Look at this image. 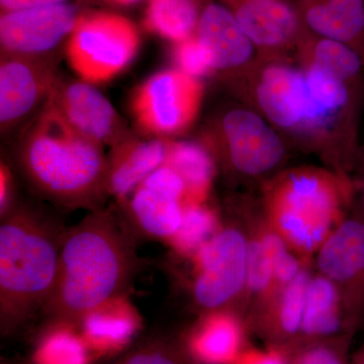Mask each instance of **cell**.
I'll use <instances>...</instances> for the list:
<instances>
[{
	"label": "cell",
	"mask_w": 364,
	"mask_h": 364,
	"mask_svg": "<svg viewBox=\"0 0 364 364\" xmlns=\"http://www.w3.org/2000/svg\"><path fill=\"white\" fill-rule=\"evenodd\" d=\"M237 82L280 135L346 174L355 157L360 88L287 57L258 60Z\"/></svg>",
	"instance_id": "obj_1"
},
{
	"label": "cell",
	"mask_w": 364,
	"mask_h": 364,
	"mask_svg": "<svg viewBox=\"0 0 364 364\" xmlns=\"http://www.w3.org/2000/svg\"><path fill=\"white\" fill-rule=\"evenodd\" d=\"M136 243L123 215L109 208L90 212L68 228L43 315L53 324H79L92 311L126 296L143 267Z\"/></svg>",
	"instance_id": "obj_2"
},
{
	"label": "cell",
	"mask_w": 364,
	"mask_h": 364,
	"mask_svg": "<svg viewBox=\"0 0 364 364\" xmlns=\"http://www.w3.org/2000/svg\"><path fill=\"white\" fill-rule=\"evenodd\" d=\"M16 163L36 196L59 208H104L107 158L45 104L21 138Z\"/></svg>",
	"instance_id": "obj_3"
},
{
	"label": "cell",
	"mask_w": 364,
	"mask_h": 364,
	"mask_svg": "<svg viewBox=\"0 0 364 364\" xmlns=\"http://www.w3.org/2000/svg\"><path fill=\"white\" fill-rule=\"evenodd\" d=\"M57 215L18 203L0 223V324L9 333L42 310L58 272L67 232Z\"/></svg>",
	"instance_id": "obj_4"
},
{
	"label": "cell",
	"mask_w": 364,
	"mask_h": 364,
	"mask_svg": "<svg viewBox=\"0 0 364 364\" xmlns=\"http://www.w3.org/2000/svg\"><path fill=\"white\" fill-rule=\"evenodd\" d=\"M352 193L346 174L315 166L286 170L264 189L267 222L305 262L343 221Z\"/></svg>",
	"instance_id": "obj_5"
},
{
	"label": "cell",
	"mask_w": 364,
	"mask_h": 364,
	"mask_svg": "<svg viewBox=\"0 0 364 364\" xmlns=\"http://www.w3.org/2000/svg\"><path fill=\"white\" fill-rule=\"evenodd\" d=\"M203 144L229 171L259 177L279 168L287 156L279 132L256 109L232 107L219 114Z\"/></svg>",
	"instance_id": "obj_6"
},
{
	"label": "cell",
	"mask_w": 364,
	"mask_h": 364,
	"mask_svg": "<svg viewBox=\"0 0 364 364\" xmlns=\"http://www.w3.org/2000/svg\"><path fill=\"white\" fill-rule=\"evenodd\" d=\"M140 36L135 25L112 13L81 14L67 39L65 56L81 80L109 82L135 58Z\"/></svg>",
	"instance_id": "obj_7"
},
{
	"label": "cell",
	"mask_w": 364,
	"mask_h": 364,
	"mask_svg": "<svg viewBox=\"0 0 364 364\" xmlns=\"http://www.w3.org/2000/svg\"><path fill=\"white\" fill-rule=\"evenodd\" d=\"M191 299L198 312L230 311L246 291L248 237L234 224L221 225L214 236L191 256Z\"/></svg>",
	"instance_id": "obj_8"
},
{
	"label": "cell",
	"mask_w": 364,
	"mask_h": 364,
	"mask_svg": "<svg viewBox=\"0 0 364 364\" xmlns=\"http://www.w3.org/2000/svg\"><path fill=\"white\" fill-rule=\"evenodd\" d=\"M200 79L169 68L158 71L139 86L131 109L136 126L150 136L170 139L188 130L203 100Z\"/></svg>",
	"instance_id": "obj_9"
},
{
	"label": "cell",
	"mask_w": 364,
	"mask_h": 364,
	"mask_svg": "<svg viewBox=\"0 0 364 364\" xmlns=\"http://www.w3.org/2000/svg\"><path fill=\"white\" fill-rule=\"evenodd\" d=\"M186 196L181 177L165 164L119 203V213L136 238L168 242L181 227Z\"/></svg>",
	"instance_id": "obj_10"
},
{
	"label": "cell",
	"mask_w": 364,
	"mask_h": 364,
	"mask_svg": "<svg viewBox=\"0 0 364 364\" xmlns=\"http://www.w3.org/2000/svg\"><path fill=\"white\" fill-rule=\"evenodd\" d=\"M46 104L88 140L116 147L131 138L114 105L92 83L58 75Z\"/></svg>",
	"instance_id": "obj_11"
},
{
	"label": "cell",
	"mask_w": 364,
	"mask_h": 364,
	"mask_svg": "<svg viewBox=\"0 0 364 364\" xmlns=\"http://www.w3.org/2000/svg\"><path fill=\"white\" fill-rule=\"evenodd\" d=\"M321 274L339 287L354 328L364 323V215L346 218L318 251Z\"/></svg>",
	"instance_id": "obj_12"
},
{
	"label": "cell",
	"mask_w": 364,
	"mask_h": 364,
	"mask_svg": "<svg viewBox=\"0 0 364 364\" xmlns=\"http://www.w3.org/2000/svg\"><path fill=\"white\" fill-rule=\"evenodd\" d=\"M55 55L31 57L1 54L0 61V126L2 133L23 123L45 105L55 85Z\"/></svg>",
	"instance_id": "obj_13"
},
{
	"label": "cell",
	"mask_w": 364,
	"mask_h": 364,
	"mask_svg": "<svg viewBox=\"0 0 364 364\" xmlns=\"http://www.w3.org/2000/svg\"><path fill=\"white\" fill-rule=\"evenodd\" d=\"M79 14L74 4L37 7L4 13L0 18L1 54L41 57L68 39Z\"/></svg>",
	"instance_id": "obj_14"
},
{
	"label": "cell",
	"mask_w": 364,
	"mask_h": 364,
	"mask_svg": "<svg viewBox=\"0 0 364 364\" xmlns=\"http://www.w3.org/2000/svg\"><path fill=\"white\" fill-rule=\"evenodd\" d=\"M255 46L259 59L287 58L308 32L286 0H221Z\"/></svg>",
	"instance_id": "obj_15"
},
{
	"label": "cell",
	"mask_w": 364,
	"mask_h": 364,
	"mask_svg": "<svg viewBox=\"0 0 364 364\" xmlns=\"http://www.w3.org/2000/svg\"><path fill=\"white\" fill-rule=\"evenodd\" d=\"M195 36L207 50L214 74L238 81L259 60L255 46L222 2L203 9Z\"/></svg>",
	"instance_id": "obj_16"
},
{
	"label": "cell",
	"mask_w": 364,
	"mask_h": 364,
	"mask_svg": "<svg viewBox=\"0 0 364 364\" xmlns=\"http://www.w3.org/2000/svg\"><path fill=\"white\" fill-rule=\"evenodd\" d=\"M171 139L131 136L112 148L107 158V188L109 196L122 203L153 172L165 165Z\"/></svg>",
	"instance_id": "obj_17"
},
{
	"label": "cell",
	"mask_w": 364,
	"mask_h": 364,
	"mask_svg": "<svg viewBox=\"0 0 364 364\" xmlns=\"http://www.w3.org/2000/svg\"><path fill=\"white\" fill-rule=\"evenodd\" d=\"M310 277L304 268L293 282L280 287L267 305L254 313L251 326L268 346L287 351L298 343Z\"/></svg>",
	"instance_id": "obj_18"
},
{
	"label": "cell",
	"mask_w": 364,
	"mask_h": 364,
	"mask_svg": "<svg viewBox=\"0 0 364 364\" xmlns=\"http://www.w3.org/2000/svg\"><path fill=\"white\" fill-rule=\"evenodd\" d=\"M355 330L337 284L323 274L310 277L296 345L353 335Z\"/></svg>",
	"instance_id": "obj_19"
},
{
	"label": "cell",
	"mask_w": 364,
	"mask_h": 364,
	"mask_svg": "<svg viewBox=\"0 0 364 364\" xmlns=\"http://www.w3.org/2000/svg\"><path fill=\"white\" fill-rule=\"evenodd\" d=\"M309 32L350 46L364 57V0H299Z\"/></svg>",
	"instance_id": "obj_20"
},
{
	"label": "cell",
	"mask_w": 364,
	"mask_h": 364,
	"mask_svg": "<svg viewBox=\"0 0 364 364\" xmlns=\"http://www.w3.org/2000/svg\"><path fill=\"white\" fill-rule=\"evenodd\" d=\"M188 339L198 364H236L245 348V329L232 311L205 314Z\"/></svg>",
	"instance_id": "obj_21"
},
{
	"label": "cell",
	"mask_w": 364,
	"mask_h": 364,
	"mask_svg": "<svg viewBox=\"0 0 364 364\" xmlns=\"http://www.w3.org/2000/svg\"><path fill=\"white\" fill-rule=\"evenodd\" d=\"M296 61L360 88L364 57L350 46L306 33L296 49Z\"/></svg>",
	"instance_id": "obj_22"
},
{
	"label": "cell",
	"mask_w": 364,
	"mask_h": 364,
	"mask_svg": "<svg viewBox=\"0 0 364 364\" xmlns=\"http://www.w3.org/2000/svg\"><path fill=\"white\" fill-rule=\"evenodd\" d=\"M119 296L86 315L79 324L82 337L95 350H117L133 338L138 328V318L126 301Z\"/></svg>",
	"instance_id": "obj_23"
},
{
	"label": "cell",
	"mask_w": 364,
	"mask_h": 364,
	"mask_svg": "<svg viewBox=\"0 0 364 364\" xmlns=\"http://www.w3.org/2000/svg\"><path fill=\"white\" fill-rule=\"evenodd\" d=\"M165 164L176 170L186 184V205L205 203L215 173L214 155L205 144L171 140Z\"/></svg>",
	"instance_id": "obj_24"
},
{
	"label": "cell",
	"mask_w": 364,
	"mask_h": 364,
	"mask_svg": "<svg viewBox=\"0 0 364 364\" xmlns=\"http://www.w3.org/2000/svg\"><path fill=\"white\" fill-rule=\"evenodd\" d=\"M200 14L196 0H149L145 26L176 44L195 36Z\"/></svg>",
	"instance_id": "obj_25"
},
{
	"label": "cell",
	"mask_w": 364,
	"mask_h": 364,
	"mask_svg": "<svg viewBox=\"0 0 364 364\" xmlns=\"http://www.w3.org/2000/svg\"><path fill=\"white\" fill-rule=\"evenodd\" d=\"M220 226L215 210L205 203L186 205L181 227L168 243L179 255L193 256L214 236Z\"/></svg>",
	"instance_id": "obj_26"
},
{
	"label": "cell",
	"mask_w": 364,
	"mask_h": 364,
	"mask_svg": "<svg viewBox=\"0 0 364 364\" xmlns=\"http://www.w3.org/2000/svg\"><path fill=\"white\" fill-rule=\"evenodd\" d=\"M88 345L67 325L46 335L35 354L37 364H88Z\"/></svg>",
	"instance_id": "obj_27"
},
{
	"label": "cell",
	"mask_w": 364,
	"mask_h": 364,
	"mask_svg": "<svg viewBox=\"0 0 364 364\" xmlns=\"http://www.w3.org/2000/svg\"><path fill=\"white\" fill-rule=\"evenodd\" d=\"M256 299L259 311L279 291L272 261L268 257L257 230L248 237L247 284L246 291Z\"/></svg>",
	"instance_id": "obj_28"
},
{
	"label": "cell",
	"mask_w": 364,
	"mask_h": 364,
	"mask_svg": "<svg viewBox=\"0 0 364 364\" xmlns=\"http://www.w3.org/2000/svg\"><path fill=\"white\" fill-rule=\"evenodd\" d=\"M353 335L296 345L287 352V364H348Z\"/></svg>",
	"instance_id": "obj_29"
},
{
	"label": "cell",
	"mask_w": 364,
	"mask_h": 364,
	"mask_svg": "<svg viewBox=\"0 0 364 364\" xmlns=\"http://www.w3.org/2000/svg\"><path fill=\"white\" fill-rule=\"evenodd\" d=\"M172 58L176 68L193 77L200 79L214 74L207 50L196 36L173 44Z\"/></svg>",
	"instance_id": "obj_30"
},
{
	"label": "cell",
	"mask_w": 364,
	"mask_h": 364,
	"mask_svg": "<svg viewBox=\"0 0 364 364\" xmlns=\"http://www.w3.org/2000/svg\"><path fill=\"white\" fill-rule=\"evenodd\" d=\"M117 364H188L178 351L161 341H153L136 347Z\"/></svg>",
	"instance_id": "obj_31"
},
{
	"label": "cell",
	"mask_w": 364,
	"mask_h": 364,
	"mask_svg": "<svg viewBox=\"0 0 364 364\" xmlns=\"http://www.w3.org/2000/svg\"><path fill=\"white\" fill-rule=\"evenodd\" d=\"M236 364H287V352L273 346H268L267 350L247 348Z\"/></svg>",
	"instance_id": "obj_32"
},
{
	"label": "cell",
	"mask_w": 364,
	"mask_h": 364,
	"mask_svg": "<svg viewBox=\"0 0 364 364\" xmlns=\"http://www.w3.org/2000/svg\"><path fill=\"white\" fill-rule=\"evenodd\" d=\"M18 203L14 200L13 171L6 162H1L0 169V214L6 215Z\"/></svg>",
	"instance_id": "obj_33"
},
{
	"label": "cell",
	"mask_w": 364,
	"mask_h": 364,
	"mask_svg": "<svg viewBox=\"0 0 364 364\" xmlns=\"http://www.w3.org/2000/svg\"><path fill=\"white\" fill-rule=\"evenodd\" d=\"M68 0H0L2 14L37 7L56 6L65 4Z\"/></svg>",
	"instance_id": "obj_34"
},
{
	"label": "cell",
	"mask_w": 364,
	"mask_h": 364,
	"mask_svg": "<svg viewBox=\"0 0 364 364\" xmlns=\"http://www.w3.org/2000/svg\"><path fill=\"white\" fill-rule=\"evenodd\" d=\"M348 364H364V346L361 347V348L354 354L351 360L348 361Z\"/></svg>",
	"instance_id": "obj_35"
},
{
	"label": "cell",
	"mask_w": 364,
	"mask_h": 364,
	"mask_svg": "<svg viewBox=\"0 0 364 364\" xmlns=\"http://www.w3.org/2000/svg\"><path fill=\"white\" fill-rule=\"evenodd\" d=\"M114 4H119V6H131V4H136L139 0H111Z\"/></svg>",
	"instance_id": "obj_36"
},
{
	"label": "cell",
	"mask_w": 364,
	"mask_h": 364,
	"mask_svg": "<svg viewBox=\"0 0 364 364\" xmlns=\"http://www.w3.org/2000/svg\"><path fill=\"white\" fill-rule=\"evenodd\" d=\"M360 203H361V210L360 212L364 215V178L363 182H361L360 186Z\"/></svg>",
	"instance_id": "obj_37"
}]
</instances>
